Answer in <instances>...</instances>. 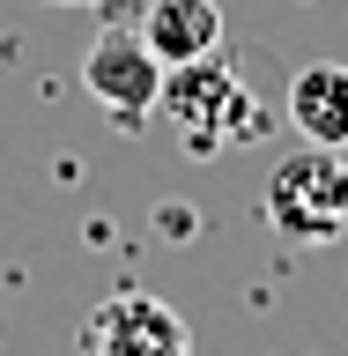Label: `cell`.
Instances as JSON below:
<instances>
[{
	"label": "cell",
	"mask_w": 348,
	"mask_h": 356,
	"mask_svg": "<svg viewBox=\"0 0 348 356\" xmlns=\"http://www.w3.org/2000/svg\"><path fill=\"white\" fill-rule=\"evenodd\" d=\"M82 356H193V327L149 289H111L82 319Z\"/></svg>",
	"instance_id": "277c9868"
},
{
	"label": "cell",
	"mask_w": 348,
	"mask_h": 356,
	"mask_svg": "<svg viewBox=\"0 0 348 356\" xmlns=\"http://www.w3.org/2000/svg\"><path fill=\"white\" fill-rule=\"evenodd\" d=\"M133 30H141V44H149L163 67H185V60L222 52V8L215 0H149Z\"/></svg>",
	"instance_id": "5b68a950"
},
{
	"label": "cell",
	"mask_w": 348,
	"mask_h": 356,
	"mask_svg": "<svg viewBox=\"0 0 348 356\" xmlns=\"http://www.w3.org/2000/svg\"><path fill=\"white\" fill-rule=\"evenodd\" d=\"M52 8H104V0H52Z\"/></svg>",
	"instance_id": "52a82bcc"
},
{
	"label": "cell",
	"mask_w": 348,
	"mask_h": 356,
	"mask_svg": "<svg viewBox=\"0 0 348 356\" xmlns=\"http://www.w3.org/2000/svg\"><path fill=\"white\" fill-rule=\"evenodd\" d=\"M156 119H171L178 149L193 156V163H215V156L245 149L252 134H267V111L252 104L245 74L222 60V52H208V60H185V67H163Z\"/></svg>",
	"instance_id": "6da1fadb"
},
{
	"label": "cell",
	"mask_w": 348,
	"mask_h": 356,
	"mask_svg": "<svg viewBox=\"0 0 348 356\" xmlns=\"http://www.w3.org/2000/svg\"><path fill=\"white\" fill-rule=\"evenodd\" d=\"M289 119L311 149H348V67L319 60L289 82Z\"/></svg>",
	"instance_id": "8992f818"
},
{
	"label": "cell",
	"mask_w": 348,
	"mask_h": 356,
	"mask_svg": "<svg viewBox=\"0 0 348 356\" xmlns=\"http://www.w3.org/2000/svg\"><path fill=\"white\" fill-rule=\"evenodd\" d=\"M260 208L289 245H333L348 230V163H341V149H311V141L289 149L267 171Z\"/></svg>",
	"instance_id": "7a4b0ae2"
},
{
	"label": "cell",
	"mask_w": 348,
	"mask_h": 356,
	"mask_svg": "<svg viewBox=\"0 0 348 356\" xmlns=\"http://www.w3.org/2000/svg\"><path fill=\"white\" fill-rule=\"evenodd\" d=\"M82 89L97 97V111H104L111 127H141V119H156V97H163V60H156L149 44H141V30H97L82 52Z\"/></svg>",
	"instance_id": "3957f363"
}]
</instances>
